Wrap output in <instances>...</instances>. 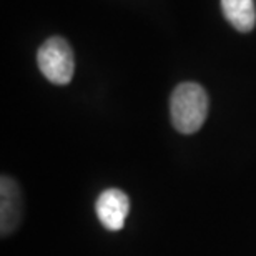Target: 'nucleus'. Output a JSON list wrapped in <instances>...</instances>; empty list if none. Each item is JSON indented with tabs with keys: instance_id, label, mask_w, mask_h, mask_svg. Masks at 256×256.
I'll list each match as a JSON object with an SVG mask.
<instances>
[{
	"instance_id": "nucleus-1",
	"label": "nucleus",
	"mask_w": 256,
	"mask_h": 256,
	"mask_svg": "<svg viewBox=\"0 0 256 256\" xmlns=\"http://www.w3.org/2000/svg\"><path fill=\"white\" fill-rule=\"evenodd\" d=\"M208 94L202 85L185 82L173 90L170 115L173 126L180 133L192 135L203 126L208 115Z\"/></svg>"
},
{
	"instance_id": "nucleus-5",
	"label": "nucleus",
	"mask_w": 256,
	"mask_h": 256,
	"mask_svg": "<svg viewBox=\"0 0 256 256\" xmlns=\"http://www.w3.org/2000/svg\"><path fill=\"white\" fill-rule=\"evenodd\" d=\"M224 17L238 32H252L256 25L254 0H222Z\"/></svg>"
},
{
	"instance_id": "nucleus-2",
	"label": "nucleus",
	"mask_w": 256,
	"mask_h": 256,
	"mask_svg": "<svg viewBox=\"0 0 256 256\" xmlns=\"http://www.w3.org/2000/svg\"><path fill=\"white\" fill-rule=\"evenodd\" d=\"M37 64L40 72L55 85H66L74 78L75 57L70 44L62 37H50L38 48Z\"/></svg>"
},
{
	"instance_id": "nucleus-3",
	"label": "nucleus",
	"mask_w": 256,
	"mask_h": 256,
	"mask_svg": "<svg viewBox=\"0 0 256 256\" xmlns=\"http://www.w3.org/2000/svg\"><path fill=\"white\" fill-rule=\"evenodd\" d=\"M95 210L100 223L106 230L118 232L124 228L128 212H130V200H128L126 193L118 190V188H108V190L100 193Z\"/></svg>"
},
{
	"instance_id": "nucleus-4",
	"label": "nucleus",
	"mask_w": 256,
	"mask_h": 256,
	"mask_svg": "<svg viewBox=\"0 0 256 256\" xmlns=\"http://www.w3.org/2000/svg\"><path fill=\"white\" fill-rule=\"evenodd\" d=\"M0 196H2V203H0V214H2V234L12 233L17 224L22 220V193H20L18 185L10 176H2L0 182Z\"/></svg>"
}]
</instances>
